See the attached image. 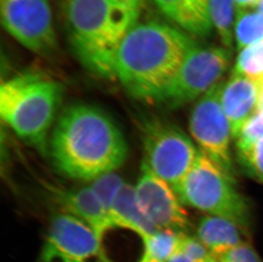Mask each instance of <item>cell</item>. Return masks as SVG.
Instances as JSON below:
<instances>
[{"instance_id":"obj_18","label":"cell","mask_w":263,"mask_h":262,"mask_svg":"<svg viewBox=\"0 0 263 262\" xmlns=\"http://www.w3.org/2000/svg\"><path fill=\"white\" fill-rule=\"evenodd\" d=\"M234 37L238 50L263 43V15L250 10H236Z\"/></svg>"},{"instance_id":"obj_20","label":"cell","mask_w":263,"mask_h":262,"mask_svg":"<svg viewBox=\"0 0 263 262\" xmlns=\"http://www.w3.org/2000/svg\"><path fill=\"white\" fill-rule=\"evenodd\" d=\"M263 138V111L249 120L236 137V148L242 165H246L256 144Z\"/></svg>"},{"instance_id":"obj_8","label":"cell","mask_w":263,"mask_h":262,"mask_svg":"<svg viewBox=\"0 0 263 262\" xmlns=\"http://www.w3.org/2000/svg\"><path fill=\"white\" fill-rule=\"evenodd\" d=\"M223 84L219 82L198 100L189 117V129L201 153L234 180L230 148L233 136L221 102Z\"/></svg>"},{"instance_id":"obj_15","label":"cell","mask_w":263,"mask_h":262,"mask_svg":"<svg viewBox=\"0 0 263 262\" xmlns=\"http://www.w3.org/2000/svg\"><path fill=\"white\" fill-rule=\"evenodd\" d=\"M170 20L189 33L208 37L213 24L210 15V0H154Z\"/></svg>"},{"instance_id":"obj_28","label":"cell","mask_w":263,"mask_h":262,"mask_svg":"<svg viewBox=\"0 0 263 262\" xmlns=\"http://www.w3.org/2000/svg\"><path fill=\"white\" fill-rule=\"evenodd\" d=\"M256 8H257V12L260 13V14L263 15V0H260V2H259L258 5L256 6Z\"/></svg>"},{"instance_id":"obj_3","label":"cell","mask_w":263,"mask_h":262,"mask_svg":"<svg viewBox=\"0 0 263 262\" xmlns=\"http://www.w3.org/2000/svg\"><path fill=\"white\" fill-rule=\"evenodd\" d=\"M70 45L84 67L115 78V60L142 6L130 0H61Z\"/></svg>"},{"instance_id":"obj_9","label":"cell","mask_w":263,"mask_h":262,"mask_svg":"<svg viewBox=\"0 0 263 262\" xmlns=\"http://www.w3.org/2000/svg\"><path fill=\"white\" fill-rule=\"evenodd\" d=\"M3 27L23 47L40 55L58 49L49 0H0Z\"/></svg>"},{"instance_id":"obj_11","label":"cell","mask_w":263,"mask_h":262,"mask_svg":"<svg viewBox=\"0 0 263 262\" xmlns=\"http://www.w3.org/2000/svg\"><path fill=\"white\" fill-rule=\"evenodd\" d=\"M170 185L142 163L141 175L135 186L137 203L158 230L184 233L189 228V215Z\"/></svg>"},{"instance_id":"obj_6","label":"cell","mask_w":263,"mask_h":262,"mask_svg":"<svg viewBox=\"0 0 263 262\" xmlns=\"http://www.w3.org/2000/svg\"><path fill=\"white\" fill-rule=\"evenodd\" d=\"M142 134V163L173 188L186 176L200 152L186 133L160 119L145 121Z\"/></svg>"},{"instance_id":"obj_21","label":"cell","mask_w":263,"mask_h":262,"mask_svg":"<svg viewBox=\"0 0 263 262\" xmlns=\"http://www.w3.org/2000/svg\"><path fill=\"white\" fill-rule=\"evenodd\" d=\"M233 73L263 84V43L246 48L239 53Z\"/></svg>"},{"instance_id":"obj_25","label":"cell","mask_w":263,"mask_h":262,"mask_svg":"<svg viewBox=\"0 0 263 262\" xmlns=\"http://www.w3.org/2000/svg\"><path fill=\"white\" fill-rule=\"evenodd\" d=\"M256 178L263 181V138L255 146L250 159L243 166Z\"/></svg>"},{"instance_id":"obj_10","label":"cell","mask_w":263,"mask_h":262,"mask_svg":"<svg viewBox=\"0 0 263 262\" xmlns=\"http://www.w3.org/2000/svg\"><path fill=\"white\" fill-rule=\"evenodd\" d=\"M103 255L102 242L89 225L67 213L53 218L40 262H89Z\"/></svg>"},{"instance_id":"obj_29","label":"cell","mask_w":263,"mask_h":262,"mask_svg":"<svg viewBox=\"0 0 263 262\" xmlns=\"http://www.w3.org/2000/svg\"><path fill=\"white\" fill-rule=\"evenodd\" d=\"M130 1L136 3V4H138V5H141L142 7L143 5H144V3L146 0H130Z\"/></svg>"},{"instance_id":"obj_4","label":"cell","mask_w":263,"mask_h":262,"mask_svg":"<svg viewBox=\"0 0 263 262\" xmlns=\"http://www.w3.org/2000/svg\"><path fill=\"white\" fill-rule=\"evenodd\" d=\"M62 92L61 84L41 73L16 75L1 84V118L21 139L45 154Z\"/></svg>"},{"instance_id":"obj_23","label":"cell","mask_w":263,"mask_h":262,"mask_svg":"<svg viewBox=\"0 0 263 262\" xmlns=\"http://www.w3.org/2000/svg\"><path fill=\"white\" fill-rule=\"evenodd\" d=\"M179 250L194 262H206L215 257L198 237L186 235L185 233L181 237Z\"/></svg>"},{"instance_id":"obj_27","label":"cell","mask_w":263,"mask_h":262,"mask_svg":"<svg viewBox=\"0 0 263 262\" xmlns=\"http://www.w3.org/2000/svg\"><path fill=\"white\" fill-rule=\"evenodd\" d=\"M167 262H194L191 258H189L186 254L179 250L172 255L171 259Z\"/></svg>"},{"instance_id":"obj_14","label":"cell","mask_w":263,"mask_h":262,"mask_svg":"<svg viewBox=\"0 0 263 262\" xmlns=\"http://www.w3.org/2000/svg\"><path fill=\"white\" fill-rule=\"evenodd\" d=\"M196 234L216 259L237 246L250 242L249 231L234 221L216 215H206L200 218Z\"/></svg>"},{"instance_id":"obj_13","label":"cell","mask_w":263,"mask_h":262,"mask_svg":"<svg viewBox=\"0 0 263 262\" xmlns=\"http://www.w3.org/2000/svg\"><path fill=\"white\" fill-rule=\"evenodd\" d=\"M50 193L65 213L86 223L97 233L101 242L109 231L115 229L109 214L90 186L63 189L50 186Z\"/></svg>"},{"instance_id":"obj_16","label":"cell","mask_w":263,"mask_h":262,"mask_svg":"<svg viewBox=\"0 0 263 262\" xmlns=\"http://www.w3.org/2000/svg\"><path fill=\"white\" fill-rule=\"evenodd\" d=\"M109 215L115 228L130 231L142 240L159 231L140 208L135 186L128 183L124 184L118 193Z\"/></svg>"},{"instance_id":"obj_30","label":"cell","mask_w":263,"mask_h":262,"mask_svg":"<svg viewBox=\"0 0 263 262\" xmlns=\"http://www.w3.org/2000/svg\"><path fill=\"white\" fill-rule=\"evenodd\" d=\"M206 262H219V261H218V260H217V259H216V257H213V258H212V259H211V260H209L208 261H206Z\"/></svg>"},{"instance_id":"obj_2","label":"cell","mask_w":263,"mask_h":262,"mask_svg":"<svg viewBox=\"0 0 263 262\" xmlns=\"http://www.w3.org/2000/svg\"><path fill=\"white\" fill-rule=\"evenodd\" d=\"M196 44L168 24L137 23L119 46L115 79L135 98L157 102Z\"/></svg>"},{"instance_id":"obj_26","label":"cell","mask_w":263,"mask_h":262,"mask_svg":"<svg viewBox=\"0 0 263 262\" xmlns=\"http://www.w3.org/2000/svg\"><path fill=\"white\" fill-rule=\"evenodd\" d=\"M260 0H234L236 10H251L258 5Z\"/></svg>"},{"instance_id":"obj_7","label":"cell","mask_w":263,"mask_h":262,"mask_svg":"<svg viewBox=\"0 0 263 262\" xmlns=\"http://www.w3.org/2000/svg\"><path fill=\"white\" fill-rule=\"evenodd\" d=\"M232 55V50L228 48L196 44L157 102L169 108H178L199 99L221 81L230 67Z\"/></svg>"},{"instance_id":"obj_19","label":"cell","mask_w":263,"mask_h":262,"mask_svg":"<svg viewBox=\"0 0 263 262\" xmlns=\"http://www.w3.org/2000/svg\"><path fill=\"white\" fill-rule=\"evenodd\" d=\"M234 0H210L211 23L216 28L224 47L233 46Z\"/></svg>"},{"instance_id":"obj_31","label":"cell","mask_w":263,"mask_h":262,"mask_svg":"<svg viewBox=\"0 0 263 262\" xmlns=\"http://www.w3.org/2000/svg\"><path fill=\"white\" fill-rule=\"evenodd\" d=\"M260 110H262L263 111V97L262 100H261V109Z\"/></svg>"},{"instance_id":"obj_22","label":"cell","mask_w":263,"mask_h":262,"mask_svg":"<svg viewBox=\"0 0 263 262\" xmlns=\"http://www.w3.org/2000/svg\"><path fill=\"white\" fill-rule=\"evenodd\" d=\"M124 184L121 176L115 172H110L95 179L89 186L109 214L115 198Z\"/></svg>"},{"instance_id":"obj_12","label":"cell","mask_w":263,"mask_h":262,"mask_svg":"<svg viewBox=\"0 0 263 262\" xmlns=\"http://www.w3.org/2000/svg\"><path fill=\"white\" fill-rule=\"evenodd\" d=\"M263 84L233 73L224 82L221 102L229 119L232 136L236 139L245 124L261 109Z\"/></svg>"},{"instance_id":"obj_1","label":"cell","mask_w":263,"mask_h":262,"mask_svg":"<svg viewBox=\"0 0 263 262\" xmlns=\"http://www.w3.org/2000/svg\"><path fill=\"white\" fill-rule=\"evenodd\" d=\"M49 145L55 168L80 181H92L115 172L128 154L125 139L114 120L97 106L87 104L63 110Z\"/></svg>"},{"instance_id":"obj_24","label":"cell","mask_w":263,"mask_h":262,"mask_svg":"<svg viewBox=\"0 0 263 262\" xmlns=\"http://www.w3.org/2000/svg\"><path fill=\"white\" fill-rule=\"evenodd\" d=\"M219 262H263L251 242H245L229 250L220 257Z\"/></svg>"},{"instance_id":"obj_17","label":"cell","mask_w":263,"mask_h":262,"mask_svg":"<svg viewBox=\"0 0 263 262\" xmlns=\"http://www.w3.org/2000/svg\"><path fill=\"white\" fill-rule=\"evenodd\" d=\"M184 233L159 230L142 240L143 250L137 262H167L178 250Z\"/></svg>"},{"instance_id":"obj_5","label":"cell","mask_w":263,"mask_h":262,"mask_svg":"<svg viewBox=\"0 0 263 262\" xmlns=\"http://www.w3.org/2000/svg\"><path fill=\"white\" fill-rule=\"evenodd\" d=\"M234 183V180L200 152L173 189L182 204L225 218L249 231V206Z\"/></svg>"}]
</instances>
